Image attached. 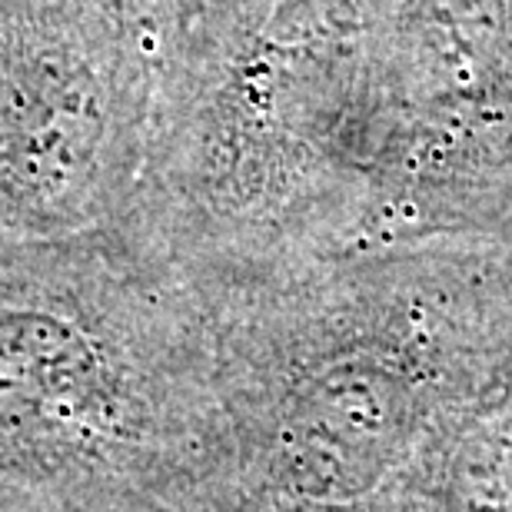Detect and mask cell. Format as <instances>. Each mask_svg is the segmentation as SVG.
Returning a JSON list of instances; mask_svg holds the SVG:
<instances>
[{
	"label": "cell",
	"mask_w": 512,
	"mask_h": 512,
	"mask_svg": "<svg viewBox=\"0 0 512 512\" xmlns=\"http://www.w3.org/2000/svg\"><path fill=\"white\" fill-rule=\"evenodd\" d=\"M67 290L0 283V483L167 493L170 380L137 333Z\"/></svg>",
	"instance_id": "6da1fadb"
},
{
	"label": "cell",
	"mask_w": 512,
	"mask_h": 512,
	"mask_svg": "<svg viewBox=\"0 0 512 512\" xmlns=\"http://www.w3.org/2000/svg\"><path fill=\"white\" fill-rule=\"evenodd\" d=\"M363 163L399 223L512 190V0H380Z\"/></svg>",
	"instance_id": "7a4b0ae2"
},
{
	"label": "cell",
	"mask_w": 512,
	"mask_h": 512,
	"mask_svg": "<svg viewBox=\"0 0 512 512\" xmlns=\"http://www.w3.org/2000/svg\"><path fill=\"white\" fill-rule=\"evenodd\" d=\"M20 496H24V489H20V486L0 483V512H14L17 503H20Z\"/></svg>",
	"instance_id": "3957f363"
}]
</instances>
